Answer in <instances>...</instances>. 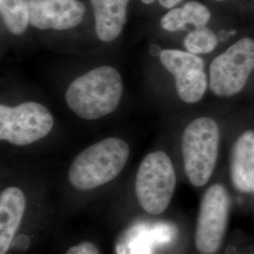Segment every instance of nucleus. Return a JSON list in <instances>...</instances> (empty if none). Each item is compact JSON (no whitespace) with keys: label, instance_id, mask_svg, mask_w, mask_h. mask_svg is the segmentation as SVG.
I'll use <instances>...</instances> for the list:
<instances>
[{"label":"nucleus","instance_id":"1","mask_svg":"<svg viewBox=\"0 0 254 254\" xmlns=\"http://www.w3.org/2000/svg\"><path fill=\"white\" fill-rule=\"evenodd\" d=\"M207 71L215 98L236 107L254 105V26L215 55Z\"/></svg>","mask_w":254,"mask_h":254},{"label":"nucleus","instance_id":"2","mask_svg":"<svg viewBox=\"0 0 254 254\" xmlns=\"http://www.w3.org/2000/svg\"><path fill=\"white\" fill-rule=\"evenodd\" d=\"M123 91L121 74L106 65L75 78L65 92V101L79 118L97 120L118 108Z\"/></svg>","mask_w":254,"mask_h":254},{"label":"nucleus","instance_id":"3","mask_svg":"<svg viewBox=\"0 0 254 254\" xmlns=\"http://www.w3.org/2000/svg\"><path fill=\"white\" fill-rule=\"evenodd\" d=\"M218 119L211 115L195 117L182 134L184 170L195 188L205 186L217 167L222 137V125Z\"/></svg>","mask_w":254,"mask_h":254},{"label":"nucleus","instance_id":"4","mask_svg":"<svg viewBox=\"0 0 254 254\" xmlns=\"http://www.w3.org/2000/svg\"><path fill=\"white\" fill-rule=\"evenodd\" d=\"M130 154L127 142L108 137L83 150L70 166L68 178L78 190H91L114 180L124 170Z\"/></svg>","mask_w":254,"mask_h":254},{"label":"nucleus","instance_id":"5","mask_svg":"<svg viewBox=\"0 0 254 254\" xmlns=\"http://www.w3.org/2000/svg\"><path fill=\"white\" fill-rule=\"evenodd\" d=\"M176 181L175 168L168 154L162 151L147 154L136 173L138 203L151 215L163 213L173 199Z\"/></svg>","mask_w":254,"mask_h":254},{"label":"nucleus","instance_id":"6","mask_svg":"<svg viewBox=\"0 0 254 254\" xmlns=\"http://www.w3.org/2000/svg\"><path fill=\"white\" fill-rule=\"evenodd\" d=\"M54 126L50 111L37 102L16 107L0 106V139L16 146L29 145L47 136Z\"/></svg>","mask_w":254,"mask_h":254},{"label":"nucleus","instance_id":"7","mask_svg":"<svg viewBox=\"0 0 254 254\" xmlns=\"http://www.w3.org/2000/svg\"><path fill=\"white\" fill-rule=\"evenodd\" d=\"M236 136L230 149L229 173L236 190L253 192L254 184V105L238 107L232 116Z\"/></svg>","mask_w":254,"mask_h":254},{"label":"nucleus","instance_id":"8","mask_svg":"<svg viewBox=\"0 0 254 254\" xmlns=\"http://www.w3.org/2000/svg\"><path fill=\"white\" fill-rule=\"evenodd\" d=\"M231 200L222 184H214L204 192L195 233V245L202 254H214L220 248L227 230Z\"/></svg>","mask_w":254,"mask_h":254},{"label":"nucleus","instance_id":"9","mask_svg":"<svg viewBox=\"0 0 254 254\" xmlns=\"http://www.w3.org/2000/svg\"><path fill=\"white\" fill-rule=\"evenodd\" d=\"M159 61L175 78L178 99L186 105H195L209 91L208 71L202 57L182 49H163Z\"/></svg>","mask_w":254,"mask_h":254},{"label":"nucleus","instance_id":"10","mask_svg":"<svg viewBox=\"0 0 254 254\" xmlns=\"http://www.w3.org/2000/svg\"><path fill=\"white\" fill-rule=\"evenodd\" d=\"M29 25L38 29L66 30L78 26L85 14L79 0H28Z\"/></svg>","mask_w":254,"mask_h":254},{"label":"nucleus","instance_id":"11","mask_svg":"<svg viewBox=\"0 0 254 254\" xmlns=\"http://www.w3.org/2000/svg\"><path fill=\"white\" fill-rule=\"evenodd\" d=\"M26 210V198L18 188L9 187L0 195V254H6Z\"/></svg>","mask_w":254,"mask_h":254},{"label":"nucleus","instance_id":"12","mask_svg":"<svg viewBox=\"0 0 254 254\" xmlns=\"http://www.w3.org/2000/svg\"><path fill=\"white\" fill-rule=\"evenodd\" d=\"M95 18V31L99 40L109 43L116 40L127 21L129 0H90Z\"/></svg>","mask_w":254,"mask_h":254},{"label":"nucleus","instance_id":"13","mask_svg":"<svg viewBox=\"0 0 254 254\" xmlns=\"http://www.w3.org/2000/svg\"><path fill=\"white\" fill-rule=\"evenodd\" d=\"M212 20L213 12L205 4L190 0L181 6L169 9L160 19V26L172 33L189 32L193 28L210 26Z\"/></svg>","mask_w":254,"mask_h":254},{"label":"nucleus","instance_id":"14","mask_svg":"<svg viewBox=\"0 0 254 254\" xmlns=\"http://www.w3.org/2000/svg\"><path fill=\"white\" fill-rule=\"evenodd\" d=\"M0 11L10 33L21 35L26 31L29 25L28 0H0Z\"/></svg>","mask_w":254,"mask_h":254},{"label":"nucleus","instance_id":"15","mask_svg":"<svg viewBox=\"0 0 254 254\" xmlns=\"http://www.w3.org/2000/svg\"><path fill=\"white\" fill-rule=\"evenodd\" d=\"M237 17L248 24H254V0H232Z\"/></svg>","mask_w":254,"mask_h":254},{"label":"nucleus","instance_id":"16","mask_svg":"<svg viewBox=\"0 0 254 254\" xmlns=\"http://www.w3.org/2000/svg\"><path fill=\"white\" fill-rule=\"evenodd\" d=\"M65 254H100V253L94 244L85 241L78 245L71 247Z\"/></svg>","mask_w":254,"mask_h":254},{"label":"nucleus","instance_id":"17","mask_svg":"<svg viewBox=\"0 0 254 254\" xmlns=\"http://www.w3.org/2000/svg\"><path fill=\"white\" fill-rule=\"evenodd\" d=\"M211 3H213L214 5H217L220 12H222L223 14L230 16L232 18L236 19L238 21H241L240 19L237 17L236 15V10H235V7L233 4L232 0H209ZM243 22V21H241ZM245 23V22H244ZM248 24V23H247Z\"/></svg>","mask_w":254,"mask_h":254},{"label":"nucleus","instance_id":"18","mask_svg":"<svg viewBox=\"0 0 254 254\" xmlns=\"http://www.w3.org/2000/svg\"><path fill=\"white\" fill-rule=\"evenodd\" d=\"M185 0H158L160 6L166 9H172L180 4H183Z\"/></svg>","mask_w":254,"mask_h":254},{"label":"nucleus","instance_id":"19","mask_svg":"<svg viewBox=\"0 0 254 254\" xmlns=\"http://www.w3.org/2000/svg\"><path fill=\"white\" fill-rule=\"evenodd\" d=\"M162 50L163 49L158 45H152V46H150V48H149L150 54L152 55L153 57H157V58H159Z\"/></svg>","mask_w":254,"mask_h":254},{"label":"nucleus","instance_id":"20","mask_svg":"<svg viewBox=\"0 0 254 254\" xmlns=\"http://www.w3.org/2000/svg\"><path fill=\"white\" fill-rule=\"evenodd\" d=\"M141 2H142V3H144V4H148V5H150V4L154 3V0H141Z\"/></svg>","mask_w":254,"mask_h":254},{"label":"nucleus","instance_id":"21","mask_svg":"<svg viewBox=\"0 0 254 254\" xmlns=\"http://www.w3.org/2000/svg\"><path fill=\"white\" fill-rule=\"evenodd\" d=\"M253 192H254V188H253Z\"/></svg>","mask_w":254,"mask_h":254}]
</instances>
